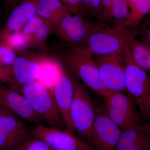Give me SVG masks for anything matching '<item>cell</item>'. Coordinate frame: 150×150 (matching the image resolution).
<instances>
[{"mask_svg": "<svg viewBox=\"0 0 150 150\" xmlns=\"http://www.w3.org/2000/svg\"><path fill=\"white\" fill-rule=\"evenodd\" d=\"M81 1L82 7L83 11L85 8L87 9L90 8L91 0H81Z\"/></svg>", "mask_w": 150, "mask_h": 150, "instance_id": "83f0119b", "label": "cell"}, {"mask_svg": "<svg viewBox=\"0 0 150 150\" xmlns=\"http://www.w3.org/2000/svg\"><path fill=\"white\" fill-rule=\"evenodd\" d=\"M23 1V0H9L8 3L9 4L11 5V6H14L15 7L18 4Z\"/></svg>", "mask_w": 150, "mask_h": 150, "instance_id": "4dcf8cb0", "label": "cell"}, {"mask_svg": "<svg viewBox=\"0 0 150 150\" xmlns=\"http://www.w3.org/2000/svg\"><path fill=\"white\" fill-rule=\"evenodd\" d=\"M33 138L43 140L54 150H94L92 146L80 139L68 129L39 124L31 132Z\"/></svg>", "mask_w": 150, "mask_h": 150, "instance_id": "ba28073f", "label": "cell"}, {"mask_svg": "<svg viewBox=\"0 0 150 150\" xmlns=\"http://www.w3.org/2000/svg\"><path fill=\"white\" fill-rule=\"evenodd\" d=\"M51 91L64 125L67 129L74 131L70 114L74 95V83L71 75L64 65Z\"/></svg>", "mask_w": 150, "mask_h": 150, "instance_id": "4fadbf2b", "label": "cell"}, {"mask_svg": "<svg viewBox=\"0 0 150 150\" xmlns=\"http://www.w3.org/2000/svg\"><path fill=\"white\" fill-rule=\"evenodd\" d=\"M117 150H150V126L146 123L122 130Z\"/></svg>", "mask_w": 150, "mask_h": 150, "instance_id": "9a60e30c", "label": "cell"}, {"mask_svg": "<svg viewBox=\"0 0 150 150\" xmlns=\"http://www.w3.org/2000/svg\"><path fill=\"white\" fill-rule=\"evenodd\" d=\"M21 150H54L43 140L37 138L28 139L21 145Z\"/></svg>", "mask_w": 150, "mask_h": 150, "instance_id": "d4e9b609", "label": "cell"}, {"mask_svg": "<svg viewBox=\"0 0 150 150\" xmlns=\"http://www.w3.org/2000/svg\"><path fill=\"white\" fill-rule=\"evenodd\" d=\"M122 130L109 118L104 110L96 112L90 140L94 150H117Z\"/></svg>", "mask_w": 150, "mask_h": 150, "instance_id": "8fae6325", "label": "cell"}, {"mask_svg": "<svg viewBox=\"0 0 150 150\" xmlns=\"http://www.w3.org/2000/svg\"><path fill=\"white\" fill-rule=\"evenodd\" d=\"M93 57L105 88L109 92L126 91L123 53Z\"/></svg>", "mask_w": 150, "mask_h": 150, "instance_id": "9c48e42d", "label": "cell"}, {"mask_svg": "<svg viewBox=\"0 0 150 150\" xmlns=\"http://www.w3.org/2000/svg\"><path fill=\"white\" fill-rule=\"evenodd\" d=\"M72 14L65 17L60 21L54 33L63 47L82 49L93 33L106 25L99 22H94L81 15Z\"/></svg>", "mask_w": 150, "mask_h": 150, "instance_id": "5b68a950", "label": "cell"}, {"mask_svg": "<svg viewBox=\"0 0 150 150\" xmlns=\"http://www.w3.org/2000/svg\"><path fill=\"white\" fill-rule=\"evenodd\" d=\"M72 13L83 16L82 7L81 0H59Z\"/></svg>", "mask_w": 150, "mask_h": 150, "instance_id": "484cf974", "label": "cell"}, {"mask_svg": "<svg viewBox=\"0 0 150 150\" xmlns=\"http://www.w3.org/2000/svg\"><path fill=\"white\" fill-rule=\"evenodd\" d=\"M71 75L74 86L70 111L73 127L74 130L90 139L96 112L85 87L73 75Z\"/></svg>", "mask_w": 150, "mask_h": 150, "instance_id": "8992f818", "label": "cell"}, {"mask_svg": "<svg viewBox=\"0 0 150 150\" xmlns=\"http://www.w3.org/2000/svg\"><path fill=\"white\" fill-rule=\"evenodd\" d=\"M133 35L125 25L103 26L91 35L82 49L93 56L123 53Z\"/></svg>", "mask_w": 150, "mask_h": 150, "instance_id": "3957f363", "label": "cell"}, {"mask_svg": "<svg viewBox=\"0 0 150 150\" xmlns=\"http://www.w3.org/2000/svg\"><path fill=\"white\" fill-rule=\"evenodd\" d=\"M0 42L4 43L15 51L32 48L29 39L22 30L0 36Z\"/></svg>", "mask_w": 150, "mask_h": 150, "instance_id": "44dd1931", "label": "cell"}, {"mask_svg": "<svg viewBox=\"0 0 150 150\" xmlns=\"http://www.w3.org/2000/svg\"><path fill=\"white\" fill-rule=\"evenodd\" d=\"M1 108H1L0 107V111H1Z\"/></svg>", "mask_w": 150, "mask_h": 150, "instance_id": "d590c367", "label": "cell"}, {"mask_svg": "<svg viewBox=\"0 0 150 150\" xmlns=\"http://www.w3.org/2000/svg\"><path fill=\"white\" fill-rule=\"evenodd\" d=\"M14 90L25 98L35 113L48 126L62 128L64 126L51 90L37 81Z\"/></svg>", "mask_w": 150, "mask_h": 150, "instance_id": "277c9868", "label": "cell"}, {"mask_svg": "<svg viewBox=\"0 0 150 150\" xmlns=\"http://www.w3.org/2000/svg\"><path fill=\"white\" fill-rule=\"evenodd\" d=\"M129 1L130 5L131 6L136 4V3H137L139 0H129Z\"/></svg>", "mask_w": 150, "mask_h": 150, "instance_id": "1f68e13d", "label": "cell"}, {"mask_svg": "<svg viewBox=\"0 0 150 150\" xmlns=\"http://www.w3.org/2000/svg\"><path fill=\"white\" fill-rule=\"evenodd\" d=\"M45 54L23 55L17 57L10 67L8 82L13 90L38 80Z\"/></svg>", "mask_w": 150, "mask_h": 150, "instance_id": "7c38bea8", "label": "cell"}, {"mask_svg": "<svg viewBox=\"0 0 150 150\" xmlns=\"http://www.w3.org/2000/svg\"><path fill=\"white\" fill-rule=\"evenodd\" d=\"M10 67H4L0 62V80L7 82L10 77Z\"/></svg>", "mask_w": 150, "mask_h": 150, "instance_id": "4316f807", "label": "cell"}, {"mask_svg": "<svg viewBox=\"0 0 150 150\" xmlns=\"http://www.w3.org/2000/svg\"><path fill=\"white\" fill-rule=\"evenodd\" d=\"M145 41L150 44V26L149 28H148L144 33Z\"/></svg>", "mask_w": 150, "mask_h": 150, "instance_id": "f546056e", "label": "cell"}, {"mask_svg": "<svg viewBox=\"0 0 150 150\" xmlns=\"http://www.w3.org/2000/svg\"><path fill=\"white\" fill-rule=\"evenodd\" d=\"M127 47L135 63L150 73V44L144 40L137 39L134 34L130 38Z\"/></svg>", "mask_w": 150, "mask_h": 150, "instance_id": "ffe728a7", "label": "cell"}, {"mask_svg": "<svg viewBox=\"0 0 150 150\" xmlns=\"http://www.w3.org/2000/svg\"><path fill=\"white\" fill-rule=\"evenodd\" d=\"M148 107H149V110L150 113V98L149 100V102H148Z\"/></svg>", "mask_w": 150, "mask_h": 150, "instance_id": "d6a6232c", "label": "cell"}, {"mask_svg": "<svg viewBox=\"0 0 150 150\" xmlns=\"http://www.w3.org/2000/svg\"><path fill=\"white\" fill-rule=\"evenodd\" d=\"M7 3H8L9 0H5Z\"/></svg>", "mask_w": 150, "mask_h": 150, "instance_id": "e575fe53", "label": "cell"}, {"mask_svg": "<svg viewBox=\"0 0 150 150\" xmlns=\"http://www.w3.org/2000/svg\"><path fill=\"white\" fill-rule=\"evenodd\" d=\"M126 91L134 100L144 119L150 118L148 102L150 98V77L134 61L129 48L123 51Z\"/></svg>", "mask_w": 150, "mask_h": 150, "instance_id": "7a4b0ae2", "label": "cell"}, {"mask_svg": "<svg viewBox=\"0 0 150 150\" xmlns=\"http://www.w3.org/2000/svg\"><path fill=\"white\" fill-rule=\"evenodd\" d=\"M0 107L28 122L42 121L22 95L1 83Z\"/></svg>", "mask_w": 150, "mask_h": 150, "instance_id": "5bb4252c", "label": "cell"}, {"mask_svg": "<svg viewBox=\"0 0 150 150\" xmlns=\"http://www.w3.org/2000/svg\"><path fill=\"white\" fill-rule=\"evenodd\" d=\"M63 66V63L57 56H48L45 54L38 81L51 90L59 78Z\"/></svg>", "mask_w": 150, "mask_h": 150, "instance_id": "d6986e66", "label": "cell"}, {"mask_svg": "<svg viewBox=\"0 0 150 150\" xmlns=\"http://www.w3.org/2000/svg\"><path fill=\"white\" fill-rule=\"evenodd\" d=\"M63 47L59 49L57 57L67 69L98 94L106 96L110 92L103 83L93 56L82 49Z\"/></svg>", "mask_w": 150, "mask_h": 150, "instance_id": "6da1fadb", "label": "cell"}, {"mask_svg": "<svg viewBox=\"0 0 150 150\" xmlns=\"http://www.w3.org/2000/svg\"><path fill=\"white\" fill-rule=\"evenodd\" d=\"M22 30L28 38L32 48L42 51L47 50L48 36L54 32L51 25L37 15L30 20Z\"/></svg>", "mask_w": 150, "mask_h": 150, "instance_id": "e0dca14e", "label": "cell"}, {"mask_svg": "<svg viewBox=\"0 0 150 150\" xmlns=\"http://www.w3.org/2000/svg\"><path fill=\"white\" fill-rule=\"evenodd\" d=\"M111 2L112 21H115L113 25H126V20L129 13L127 0H111Z\"/></svg>", "mask_w": 150, "mask_h": 150, "instance_id": "603a6c76", "label": "cell"}, {"mask_svg": "<svg viewBox=\"0 0 150 150\" xmlns=\"http://www.w3.org/2000/svg\"><path fill=\"white\" fill-rule=\"evenodd\" d=\"M38 0H23L18 4L12 11L0 36L22 28L36 16V5Z\"/></svg>", "mask_w": 150, "mask_h": 150, "instance_id": "2e32d148", "label": "cell"}, {"mask_svg": "<svg viewBox=\"0 0 150 150\" xmlns=\"http://www.w3.org/2000/svg\"><path fill=\"white\" fill-rule=\"evenodd\" d=\"M104 98V111L121 130L146 123L133 100L121 92H110Z\"/></svg>", "mask_w": 150, "mask_h": 150, "instance_id": "52a82bcc", "label": "cell"}, {"mask_svg": "<svg viewBox=\"0 0 150 150\" xmlns=\"http://www.w3.org/2000/svg\"><path fill=\"white\" fill-rule=\"evenodd\" d=\"M132 11L126 22L127 27L137 26L142 19L150 12V0H139L131 6Z\"/></svg>", "mask_w": 150, "mask_h": 150, "instance_id": "7402d4cb", "label": "cell"}, {"mask_svg": "<svg viewBox=\"0 0 150 150\" xmlns=\"http://www.w3.org/2000/svg\"><path fill=\"white\" fill-rule=\"evenodd\" d=\"M29 132L21 118L2 108L0 111V150H13L29 139Z\"/></svg>", "mask_w": 150, "mask_h": 150, "instance_id": "30bf717a", "label": "cell"}, {"mask_svg": "<svg viewBox=\"0 0 150 150\" xmlns=\"http://www.w3.org/2000/svg\"><path fill=\"white\" fill-rule=\"evenodd\" d=\"M13 150H21V145L20 146H19L18 147L16 148V149H15Z\"/></svg>", "mask_w": 150, "mask_h": 150, "instance_id": "836d02e7", "label": "cell"}, {"mask_svg": "<svg viewBox=\"0 0 150 150\" xmlns=\"http://www.w3.org/2000/svg\"><path fill=\"white\" fill-rule=\"evenodd\" d=\"M101 0H91L90 8H97L99 7Z\"/></svg>", "mask_w": 150, "mask_h": 150, "instance_id": "f1b7e54d", "label": "cell"}, {"mask_svg": "<svg viewBox=\"0 0 150 150\" xmlns=\"http://www.w3.org/2000/svg\"><path fill=\"white\" fill-rule=\"evenodd\" d=\"M71 14L59 0H38L36 5V15L49 23L54 30L60 21Z\"/></svg>", "mask_w": 150, "mask_h": 150, "instance_id": "ac0fdd59", "label": "cell"}, {"mask_svg": "<svg viewBox=\"0 0 150 150\" xmlns=\"http://www.w3.org/2000/svg\"><path fill=\"white\" fill-rule=\"evenodd\" d=\"M17 57L14 50L4 43L0 42V62L4 67H11Z\"/></svg>", "mask_w": 150, "mask_h": 150, "instance_id": "cb8c5ba5", "label": "cell"}]
</instances>
